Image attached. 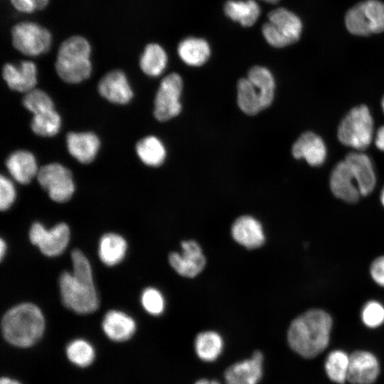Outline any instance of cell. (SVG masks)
<instances>
[{
	"instance_id": "8",
	"label": "cell",
	"mask_w": 384,
	"mask_h": 384,
	"mask_svg": "<svg viewBox=\"0 0 384 384\" xmlns=\"http://www.w3.org/2000/svg\"><path fill=\"white\" fill-rule=\"evenodd\" d=\"M345 23L357 36H369L384 31V3L378 0L360 2L348 11Z\"/></svg>"
},
{
	"instance_id": "20",
	"label": "cell",
	"mask_w": 384,
	"mask_h": 384,
	"mask_svg": "<svg viewBox=\"0 0 384 384\" xmlns=\"http://www.w3.org/2000/svg\"><path fill=\"white\" fill-rule=\"evenodd\" d=\"M356 181L361 196L372 192L375 185V175L369 157L363 153L351 152L345 159Z\"/></svg>"
},
{
	"instance_id": "38",
	"label": "cell",
	"mask_w": 384,
	"mask_h": 384,
	"mask_svg": "<svg viewBox=\"0 0 384 384\" xmlns=\"http://www.w3.org/2000/svg\"><path fill=\"white\" fill-rule=\"evenodd\" d=\"M16 189L13 182L6 176L0 178V208L2 211L9 209L16 199Z\"/></svg>"
},
{
	"instance_id": "44",
	"label": "cell",
	"mask_w": 384,
	"mask_h": 384,
	"mask_svg": "<svg viewBox=\"0 0 384 384\" xmlns=\"http://www.w3.org/2000/svg\"><path fill=\"white\" fill-rule=\"evenodd\" d=\"M194 384H220L218 381L215 380L200 379L197 380Z\"/></svg>"
},
{
	"instance_id": "40",
	"label": "cell",
	"mask_w": 384,
	"mask_h": 384,
	"mask_svg": "<svg viewBox=\"0 0 384 384\" xmlns=\"http://www.w3.org/2000/svg\"><path fill=\"white\" fill-rule=\"evenodd\" d=\"M11 6L18 12L30 14L37 11L36 6L32 0H9Z\"/></svg>"
},
{
	"instance_id": "9",
	"label": "cell",
	"mask_w": 384,
	"mask_h": 384,
	"mask_svg": "<svg viewBox=\"0 0 384 384\" xmlns=\"http://www.w3.org/2000/svg\"><path fill=\"white\" fill-rule=\"evenodd\" d=\"M36 177L41 187L55 202H66L73 195L75 184L72 174L60 164L52 163L42 166Z\"/></svg>"
},
{
	"instance_id": "33",
	"label": "cell",
	"mask_w": 384,
	"mask_h": 384,
	"mask_svg": "<svg viewBox=\"0 0 384 384\" xmlns=\"http://www.w3.org/2000/svg\"><path fill=\"white\" fill-rule=\"evenodd\" d=\"M349 366V356L342 351L331 352L325 362V370L328 377L338 384L347 380Z\"/></svg>"
},
{
	"instance_id": "18",
	"label": "cell",
	"mask_w": 384,
	"mask_h": 384,
	"mask_svg": "<svg viewBox=\"0 0 384 384\" xmlns=\"http://www.w3.org/2000/svg\"><path fill=\"white\" fill-rule=\"evenodd\" d=\"M231 234L238 243L248 249L260 247L265 240L261 223L250 215L238 218L232 225Z\"/></svg>"
},
{
	"instance_id": "35",
	"label": "cell",
	"mask_w": 384,
	"mask_h": 384,
	"mask_svg": "<svg viewBox=\"0 0 384 384\" xmlns=\"http://www.w3.org/2000/svg\"><path fill=\"white\" fill-rule=\"evenodd\" d=\"M23 104L33 114L54 109V105L50 96L44 91L36 88L26 93Z\"/></svg>"
},
{
	"instance_id": "17",
	"label": "cell",
	"mask_w": 384,
	"mask_h": 384,
	"mask_svg": "<svg viewBox=\"0 0 384 384\" xmlns=\"http://www.w3.org/2000/svg\"><path fill=\"white\" fill-rule=\"evenodd\" d=\"M330 186L335 196L348 203L358 201L361 195L356 181L345 160L338 162L333 169Z\"/></svg>"
},
{
	"instance_id": "10",
	"label": "cell",
	"mask_w": 384,
	"mask_h": 384,
	"mask_svg": "<svg viewBox=\"0 0 384 384\" xmlns=\"http://www.w3.org/2000/svg\"><path fill=\"white\" fill-rule=\"evenodd\" d=\"M182 90L183 80L178 73H172L163 78L154 99V114L157 120L165 122L179 114Z\"/></svg>"
},
{
	"instance_id": "47",
	"label": "cell",
	"mask_w": 384,
	"mask_h": 384,
	"mask_svg": "<svg viewBox=\"0 0 384 384\" xmlns=\"http://www.w3.org/2000/svg\"><path fill=\"white\" fill-rule=\"evenodd\" d=\"M261 1H263L267 3H270V4H274V3H277L279 0H261Z\"/></svg>"
},
{
	"instance_id": "5",
	"label": "cell",
	"mask_w": 384,
	"mask_h": 384,
	"mask_svg": "<svg viewBox=\"0 0 384 384\" xmlns=\"http://www.w3.org/2000/svg\"><path fill=\"white\" fill-rule=\"evenodd\" d=\"M373 134V121L368 108L361 105L352 108L341 122L338 138L343 144L358 150L366 149Z\"/></svg>"
},
{
	"instance_id": "24",
	"label": "cell",
	"mask_w": 384,
	"mask_h": 384,
	"mask_svg": "<svg viewBox=\"0 0 384 384\" xmlns=\"http://www.w3.org/2000/svg\"><path fill=\"white\" fill-rule=\"evenodd\" d=\"M177 53L185 64L192 67H198L208 61L211 54V48L206 39L189 36L180 41L177 47Z\"/></svg>"
},
{
	"instance_id": "26",
	"label": "cell",
	"mask_w": 384,
	"mask_h": 384,
	"mask_svg": "<svg viewBox=\"0 0 384 384\" xmlns=\"http://www.w3.org/2000/svg\"><path fill=\"white\" fill-rule=\"evenodd\" d=\"M168 55L164 48L157 43H148L139 58V67L148 76L158 77L165 70Z\"/></svg>"
},
{
	"instance_id": "34",
	"label": "cell",
	"mask_w": 384,
	"mask_h": 384,
	"mask_svg": "<svg viewBox=\"0 0 384 384\" xmlns=\"http://www.w3.org/2000/svg\"><path fill=\"white\" fill-rule=\"evenodd\" d=\"M66 353L72 363L81 367L90 365L95 357L93 347L82 339L71 341L67 346Z\"/></svg>"
},
{
	"instance_id": "43",
	"label": "cell",
	"mask_w": 384,
	"mask_h": 384,
	"mask_svg": "<svg viewBox=\"0 0 384 384\" xmlns=\"http://www.w3.org/2000/svg\"><path fill=\"white\" fill-rule=\"evenodd\" d=\"M6 244L5 241L3 240V238H1V242H0V257L1 260L3 259V257H4L6 254Z\"/></svg>"
},
{
	"instance_id": "48",
	"label": "cell",
	"mask_w": 384,
	"mask_h": 384,
	"mask_svg": "<svg viewBox=\"0 0 384 384\" xmlns=\"http://www.w3.org/2000/svg\"><path fill=\"white\" fill-rule=\"evenodd\" d=\"M381 105H382V108H383V112H384V96H383V97L382 99Z\"/></svg>"
},
{
	"instance_id": "1",
	"label": "cell",
	"mask_w": 384,
	"mask_h": 384,
	"mask_svg": "<svg viewBox=\"0 0 384 384\" xmlns=\"http://www.w3.org/2000/svg\"><path fill=\"white\" fill-rule=\"evenodd\" d=\"M71 259L73 272H63L59 278L63 302L75 313H92L98 309L99 299L90 264L82 252L78 249L72 251Z\"/></svg>"
},
{
	"instance_id": "15",
	"label": "cell",
	"mask_w": 384,
	"mask_h": 384,
	"mask_svg": "<svg viewBox=\"0 0 384 384\" xmlns=\"http://www.w3.org/2000/svg\"><path fill=\"white\" fill-rule=\"evenodd\" d=\"M379 363L374 355L357 351L349 356L347 380L351 384H371L378 376Z\"/></svg>"
},
{
	"instance_id": "4",
	"label": "cell",
	"mask_w": 384,
	"mask_h": 384,
	"mask_svg": "<svg viewBox=\"0 0 384 384\" xmlns=\"http://www.w3.org/2000/svg\"><path fill=\"white\" fill-rule=\"evenodd\" d=\"M92 46L85 36L73 35L60 45L55 62L59 78L68 83L76 84L90 78L92 65Z\"/></svg>"
},
{
	"instance_id": "12",
	"label": "cell",
	"mask_w": 384,
	"mask_h": 384,
	"mask_svg": "<svg viewBox=\"0 0 384 384\" xmlns=\"http://www.w3.org/2000/svg\"><path fill=\"white\" fill-rule=\"evenodd\" d=\"M182 254L171 252L169 256L171 266L180 275L194 277L206 265V258L202 250L195 240H185L181 242Z\"/></svg>"
},
{
	"instance_id": "2",
	"label": "cell",
	"mask_w": 384,
	"mask_h": 384,
	"mask_svg": "<svg viewBox=\"0 0 384 384\" xmlns=\"http://www.w3.org/2000/svg\"><path fill=\"white\" fill-rule=\"evenodd\" d=\"M332 327L330 315L321 309H310L294 319L287 331L290 348L306 358L316 356L328 346Z\"/></svg>"
},
{
	"instance_id": "3",
	"label": "cell",
	"mask_w": 384,
	"mask_h": 384,
	"mask_svg": "<svg viewBox=\"0 0 384 384\" xmlns=\"http://www.w3.org/2000/svg\"><path fill=\"white\" fill-rule=\"evenodd\" d=\"M45 319L40 309L32 303H22L7 311L1 319L4 338L18 347H29L42 336Z\"/></svg>"
},
{
	"instance_id": "37",
	"label": "cell",
	"mask_w": 384,
	"mask_h": 384,
	"mask_svg": "<svg viewBox=\"0 0 384 384\" xmlns=\"http://www.w3.org/2000/svg\"><path fill=\"white\" fill-rule=\"evenodd\" d=\"M361 318L367 326L377 327L384 322V307L376 301L368 302L362 310Z\"/></svg>"
},
{
	"instance_id": "16",
	"label": "cell",
	"mask_w": 384,
	"mask_h": 384,
	"mask_svg": "<svg viewBox=\"0 0 384 384\" xmlns=\"http://www.w3.org/2000/svg\"><path fill=\"white\" fill-rule=\"evenodd\" d=\"M262 353L256 351L252 356L229 366L224 373L225 384H257L262 376Z\"/></svg>"
},
{
	"instance_id": "31",
	"label": "cell",
	"mask_w": 384,
	"mask_h": 384,
	"mask_svg": "<svg viewBox=\"0 0 384 384\" xmlns=\"http://www.w3.org/2000/svg\"><path fill=\"white\" fill-rule=\"evenodd\" d=\"M237 102L246 114L255 115L262 110L257 90L247 78H241L237 84Z\"/></svg>"
},
{
	"instance_id": "29",
	"label": "cell",
	"mask_w": 384,
	"mask_h": 384,
	"mask_svg": "<svg viewBox=\"0 0 384 384\" xmlns=\"http://www.w3.org/2000/svg\"><path fill=\"white\" fill-rule=\"evenodd\" d=\"M136 151L140 160L149 166L161 165L166 155L164 145L155 136H147L139 140L136 145Z\"/></svg>"
},
{
	"instance_id": "23",
	"label": "cell",
	"mask_w": 384,
	"mask_h": 384,
	"mask_svg": "<svg viewBox=\"0 0 384 384\" xmlns=\"http://www.w3.org/2000/svg\"><path fill=\"white\" fill-rule=\"evenodd\" d=\"M102 326L106 336L114 341H127L136 331V323L133 318L117 310L106 313Z\"/></svg>"
},
{
	"instance_id": "45",
	"label": "cell",
	"mask_w": 384,
	"mask_h": 384,
	"mask_svg": "<svg viewBox=\"0 0 384 384\" xmlns=\"http://www.w3.org/2000/svg\"><path fill=\"white\" fill-rule=\"evenodd\" d=\"M0 384H21V383L17 380L4 377L1 379Z\"/></svg>"
},
{
	"instance_id": "27",
	"label": "cell",
	"mask_w": 384,
	"mask_h": 384,
	"mask_svg": "<svg viewBox=\"0 0 384 384\" xmlns=\"http://www.w3.org/2000/svg\"><path fill=\"white\" fill-rule=\"evenodd\" d=\"M247 78L258 92L262 110L270 107L275 90L274 79L270 70L263 66H253L248 71Z\"/></svg>"
},
{
	"instance_id": "19",
	"label": "cell",
	"mask_w": 384,
	"mask_h": 384,
	"mask_svg": "<svg viewBox=\"0 0 384 384\" xmlns=\"http://www.w3.org/2000/svg\"><path fill=\"white\" fill-rule=\"evenodd\" d=\"M292 153L295 159H304L311 166H320L325 161L326 148L319 136L306 132L294 142Z\"/></svg>"
},
{
	"instance_id": "21",
	"label": "cell",
	"mask_w": 384,
	"mask_h": 384,
	"mask_svg": "<svg viewBox=\"0 0 384 384\" xmlns=\"http://www.w3.org/2000/svg\"><path fill=\"white\" fill-rule=\"evenodd\" d=\"M69 153L82 164L92 162L100 149L98 137L92 132H70L66 137Z\"/></svg>"
},
{
	"instance_id": "32",
	"label": "cell",
	"mask_w": 384,
	"mask_h": 384,
	"mask_svg": "<svg viewBox=\"0 0 384 384\" xmlns=\"http://www.w3.org/2000/svg\"><path fill=\"white\" fill-rule=\"evenodd\" d=\"M31 127L33 132L41 137H53L60 130L61 119L58 113L52 109L33 114Z\"/></svg>"
},
{
	"instance_id": "11",
	"label": "cell",
	"mask_w": 384,
	"mask_h": 384,
	"mask_svg": "<svg viewBox=\"0 0 384 384\" xmlns=\"http://www.w3.org/2000/svg\"><path fill=\"white\" fill-rule=\"evenodd\" d=\"M29 239L43 255L55 257L65 250L70 240V229L67 224L60 223L47 230L41 223L36 222L30 228Z\"/></svg>"
},
{
	"instance_id": "36",
	"label": "cell",
	"mask_w": 384,
	"mask_h": 384,
	"mask_svg": "<svg viewBox=\"0 0 384 384\" xmlns=\"http://www.w3.org/2000/svg\"><path fill=\"white\" fill-rule=\"evenodd\" d=\"M141 302L144 309L152 315H159L164 309V299L155 288L145 289L142 294Z\"/></svg>"
},
{
	"instance_id": "6",
	"label": "cell",
	"mask_w": 384,
	"mask_h": 384,
	"mask_svg": "<svg viewBox=\"0 0 384 384\" xmlns=\"http://www.w3.org/2000/svg\"><path fill=\"white\" fill-rule=\"evenodd\" d=\"M302 31L300 18L285 8H277L268 14V21L262 27L264 38L271 46L284 48L297 41Z\"/></svg>"
},
{
	"instance_id": "7",
	"label": "cell",
	"mask_w": 384,
	"mask_h": 384,
	"mask_svg": "<svg viewBox=\"0 0 384 384\" xmlns=\"http://www.w3.org/2000/svg\"><path fill=\"white\" fill-rule=\"evenodd\" d=\"M11 43L21 53L30 57L46 54L51 48V32L43 25L31 21H23L11 29Z\"/></svg>"
},
{
	"instance_id": "25",
	"label": "cell",
	"mask_w": 384,
	"mask_h": 384,
	"mask_svg": "<svg viewBox=\"0 0 384 384\" xmlns=\"http://www.w3.org/2000/svg\"><path fill=\"white\" fill-rule=\"evenodd\" d=\"M224 12L233 21L250 27L259 18L261 9L255 0H228L224 5Z\"/></svg>"
},
{
	"instance_id": "14",
	"label": "cell",
	"mask_w": 384,
	"mask_h": 384,
	"mask_svg": "<svg viewBox=\"0 0 384 384\" xmlns=\"http://www.w3.org/2000/svg\"><path fill=\"white\" fill-rule=\"evenodd\" d=\"M102 97L112 103L124 105L133 97V91L126 74L120 70L106 73L98 83Z\"/></svg>"
},
{
	"instance_id": "22",
	"label": "cell",
	"mask_w": 384,
	"mask_h": 384,
	"mask_svg": "<svg viewBox=\"0 0 384 384\" xmlns=\"http://www.w3.org/2000/svg\"><path fill=\"white\" fill-rule=\"evenodd\" d=\"M6 165L10 175L21 184H27L37 176L39 169L35 156L26 150H18L7 158Z\"/></svg>"
},
{
	"instance_id": "30",
	"label": "cell",
	"mask_w": 384,
	"mask_h": 384,
	"mask_svg": "<svg viewBox=\"0 0 384 384\" xmlns=\"http://www.w3.org/2000/svg\"><path fill=\"white\" fill-rule=\"evenodd\" d=\"M194 346L200 359L211 362L216 360L220 355L223 348V341L217 332L207 331L197 335Z\"/></svg>"
},
{
	"instance_id": "42",
	"label": "cell",
	"mask_w": 384,
	"mask_h": 384,
	"mask_svg": "<svg viewBox=\"0 0 384 384\" xmlns=\"http://www.w3.org/2000/svg\"><path fill=\"white\" fill-rule=\"evenodd\" d=\"M37 9V11H41L44 9L49 4L50 0H32Z\"/></svg>"
},
{
	"instance_id": "28",
	"label": "cell",
	"mask_w": 384,
	"mask_h": 384,
	"mask_svg": "<svg viewBox=\"0 0 384 384\" xmlns=\"http://www.w3.org/2000/svg\"><path fill=\"white\" fill-rule=\"evenodd\" d=\"M127 247V244L123 237L113 233H107L100 238L99 257L105 265L114 266L124 259Z\"/></svg>"
},
{
	"instance_id": "39",
	"label": "cell",
	"mask_w": 384,
	"mask_h": 384,
	"mask_svg": "<svg viewBox=\"0 0 384 384\" xmlns=\"http://www.w3.org/2000/svg\"><path fill=\"white\" fill-rule=\"evenodd\" d=\"M370 274L377 284L384 287V256L379 257L373 262Z\"/></svg>"
},
{
	"instance_id": "13",
	"label": "cell",
	"mask_w": 384,
	"mask_h": 384,
	"mask_svg": "<svg viewBox=\"0 0 384 384\" xmlns=\"http://www.w3.org/2000/svg\"><path fill=\"white\" fill-rule=\"evenodd\" d=\"M38 70L31 60L21 61L18 64L6 63L2 68V76L7 85L15 91L28 92L35 88Z\"/></svg>"
},
{
	"instance_id": "46",
	"label": "cell",
	"mask_w": 384,
	"mask_h": 384,
	"mask_svg": "<svg viewBox=\"0 0 384 384\" xmlns=\"http://www.w3.org/2000/svg\"><path fill=\"white\" fill-rule=\"evenodd\" d=\"M380 201H381V203L384 206V187H383V189L381 192V195H380Z\"/></svg>"
},
{
	"instance_id": "41",
	"label": "cell",
	"mask_w": 384,
	"mask_h": 384,
	"mask_svg": "<svg viewBox=\"0 0 384 384\" xmlns=\"http://www.w3.org/2000/svg\"><path fill=\"white\" fill-rule=\"evenodd\" d=\"M375 145L379 149L384 151V126H382L378 129Z\"/></svg>"
}]
</instances>
